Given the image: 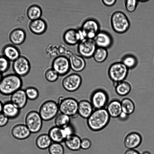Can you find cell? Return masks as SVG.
<instances>
[{"instance_id": "obj_18", "label": "cell", "mask_w": 154, "mask_h": 154, "mask_svg": "<svg viewBox=\"0 0 154 154\" xmlns=\"http://www.w3.org/2000/svg\"><path fill=\"white\" fill-rule=\"evenodd\" d=\"M11 132L14 137L20 140L27 138L31 133L26 125L21 123L14 125L11 128Z\"/></svg>"}, {"instance_id": "obj_44", "label": "cell", "mask_w": 154, "mask_h": 154, "mask_svg": "<svg viewBox=\"0 0 154 154\" xmlns=\"http://www.w3.org/2000/svg\"><path fill=\"white\" fill-rule=\"evenodd\" d=\"M124 154H140L135 149H128L125 150Z\"/></svg>"}, {"instance_id": "obj_30", "label": "cell", "mask_w": 154, "mask_h": 154, "mask_svg": "<svg viewBox=\"0 0 154 154\" xmlns=\"http://www.w3.org/2000/svg\"><path fill=\"white\" fill-rule=\"evenodd\" d=\"M121 103L123 112L128 116L134 112L135 108V105L131 99L128 97L124 98Z\"/></svg>"}, {"instance_id": "obj_20", "label": "cell", "mask_w": 154, "mask_h": 154, "mask_svg": "<svg viewBox=\"0 0 154 154\" xmlns=\"http://www.w3.org/2000/svg\"><path fill=\"white\" fill-rule=\"evenodd\" d=\"M70 69L76 72L82 71L85 68L86 62L84 58L80 55L73 54L69 58Z\"/></svg>"}, {"instance_id": "obj_13", "label": "cell", "mask_w": 154, "mask_h": 154, "mask_svg": "<svg viewBox=\"0 0 154 154\" xmlns=\"http://www.w3.org/2000/svg\"><path fill=\"white\" fill-rule=\"evenodd\" d=\"M97 47L93 39L85 38L78 43V51L84 58H90L93 57Z\"/></svg>"}, {"instance_id": "obj_9", "label": "cell", "mask_w": 154, "mask_h": 154, "mask_svg": "<svg viewBox=\"0 0 154 154\" xmlns=\"http://www.w3.org/2000/svg\"><path fill=\"white\" fill-rule=\"evenodd\" d=\"M109 97L107 92L102 89L94 91L90 97V102L94 109L105 108L107 105Z\"/></svg>"}, {"instance_id": "obj_21", "label": "cell", "mask_w": 154, "mask_h": 154, "mask_svg": "<svg viewBox=\"0 0 154 154\" xmlns=\"http://www.w3.org/2000/svg\"><path fill=\"white\" fill-rule=\"evenodd\" d=\"M94 109L90 101L82 100L79 102L78 114L83 118L87 119Z\"/></svg>"}, {"instance_id": "obj_3", "label": "cell", "mask_w": 154, "mask_h": 154, "mask_svg": "<svg viewBox=\"0 0 154 154\" xmlns=\"http://www.w3.org/2000/svg\"><path fill=\"white\" fill-rule=\"evenodd\" d=\"M110 23L112 29L118 33L125 32L130 27L128 17L125 13L120 11H116L112 14Z\"/></svg>"}, {"instance_id": "obj_22", "label": "cell", "mask_w": 154, "mask_h": 154, "mask_svg": "<svg viewBox=\"0 0 154 154\" xmlns=\"http://www.w3.org/2000/svg\"><path fill=\"white\" fill-rule=\"evenodd\" d=\"M20 109L10 101L3 103L2 113L9 119H14L17 118L20 114Z\"/></svg>"}, {"instance_id": "obj_31", "label": "cell", "mask_w": 154, "mask_h": 154, "mask_svg": "<svg viewBox=\"0 0 154 154\" xmlns=\"http://www.w3.org/2000/svg\"><path fill=\"white\" fill-rule=\"evenodd\" d=\"M28 17L31 20H35L41 18L42 14L41 8L37 5H33L28 8L26 12Z\"/></svg>"}, {"instance_id": "obj_45", "label": "cell", "mask_w": 154, "mask_h": 154, "mask_svg": "<svg viewBox=\"0 0 154 154\" xmlns=\"http://www.w3.org/2000/svg\"><path fill=\"white\" fill-rule=\"evenodd\" d=\"M128 115L122 112L119 118L120 120L124 121L128 119Z\"/></svg>"}, {"instance_id": "obj_28", "label": "cell", "mask_w": 154, "mask_h": 154, "mask_svg": "<svg viewBox=\"0 0 154 154\" xmlns=\"http://www.w3.org/2000/svg\"><path fill=\"white\" fill-rule=\"evenodd\" d=\"M116 93L120 96H125L128 95L131 91L132 86L130 83L124 81L118 83H113Z\"/></svg>"}, {"instance_id": "obj_26", "label": "cell", "mask_w": 154, "mask_h": 154, "mask_svg": "<svg viewBox=\"0 0 154 154\" xmlns=\"http://www.w3.org/2000/svg\"><path fill=\"white\" fill-rule=\"evenodd\" d=\"M81 138L79 136L74 134L67 137L64 142L65 146L69 150L78 151L81 149Z\"/></svg>"}, {"instance_id": "obj_8", "label": "cell", "mask_w": 154, "mask_h": 154, "mask_svg": "<svg viewBox=\"0 0 154 154\" xmlns=\"http://www.w3.org/2000/svg\"><path fill=\"white\" fill-rule=\"evenodd\" d=\"M43 121L39 112L32 110L29 112L25 118V124L31 133H36L41 129Z\"/></svg>"}, {"instance_id": "obj_41", "label": "cell", "mask_w": 154, "mask_h": 154, "mask_svg": "<svg viewBox=\"0 0 154 154\" xmlns=\"http://www.w3.org/2000/svg\"><path fill=\"white\" fill-rule=\"evenodd\" d=\"M62 129L66 139L67 137L75 134V129L71 124Z\"/></svg>"}, {"instance_id": "obj_32", "label": "cell", "mask_w": 154, "mask_h": 154, "mask_svg": "<svg viewBox=\"0 0 154 154\" xmlns=\"http://www.w3.org/2000/svg\"><path fill=\"white\" fill-rule=\"evenodd\" d=\"M71 117L60 112L55 118L54 122L55 126L63 128L70 124Z\"/></svg>"}, {"instance_id": "obj_37", "label": "cell", "mask_w": 154, "mask_h": 154, "mask_svg": "<svg viewBox=\"0 0 154 154\" xmlns=\"http://www.w3.org/2000/svg\"><path fill=\"white\" fill-rule=\"evenodd\" d=\"M59 76L58 74L51 67L47 69L45 73V78L50 82H55L57 80Z\"/></svg>"}, {"instance_id": "obj_24", "label": "cell", "mask_w": 154, "mask_h": 154, "mask_svg": "<svg viewBox=\"0 0 154 154\" xmlns=\"http://www.w3.org/2000/svg\"><path fill=\"white\" fill-rule=\"evenodd\" d=\"M10 42L14 45H19L25 41L26 34L25 31L20 28H17L13 30L9 35Z\"/></svg>"}, {"instance_id": "obj_48", "label": "cell", "mask_w": 154, "mask_h": 154, "mask_svg": "<svg viewBox=\"0 0 154 154\" xmlns=\"http://www.w3.org/2000/svg\"><path fill=\"white\" fill-rule=\"evenodd\" d=\"M2 77H3V75H2V74L0 72V82L2 78Z\"/></svg>"}, {"instance_id": "obj_19", "label": "cell", "mask_w": 154, "mask_h": 154, "mask_svg": "<svg viewBox=\"0 0 154 154\" xmlns=\"http://www.w3.org/2000/svg\"><path fill=\"white\" fill-rule=\"evenodd\" d=\"M30 30L33 34L40 35L44 33L46 30L47 25L46 21L40 18L31 20L29 24Z\"/></svg>"}, {"instance_id": "obj_43", "label": "cell", "mask_w": 154, "mask_h": 154, "mask_svg": "<svg viewBox=\"0 0 154 154\" xmlns=\"http://www.w3.org/2000/svg\"><path fill=\"white\" fill-rule=\"evenodd\" d=\"M116 0H103V3L107 6H111L113 5L116 3Z\"/></svg>"}, {"instance_id": "obj_10", "label": "cell", "mask_w": 154, "mask_h": 154, "mask_svg": "<svg viewBox=\"0 0 154 154\" xmlns=\"http://www.w3.org/2000/svg\"><path fill=\"white\" fill-rule=\"evenodd\" d=\"M51 68L59 76H63L68 73L70 69L69 59L63 55H60L53 60Z\"/></svg>"}, {"instance_id": "obj_16", "label": "cell", "mask_w": 154, "mask_h": 154, "mask_svg": "<svg viewBox=\"0 0 154 154\" xmlns=\"http://www.w3.org/2000/svg\"><path fill=\"white\" fill-rule=\"evenodd\" d=\"M64 41L67 45H73L82 40L79 29L71 28L65 31L63 35Z\"/></svg>"}, {"instance_id": "obj_47", "label": "cell", "mask_w": 154, "mask_h": 154, "mask_svg": "<svg viewBox=\"0 0 154 154\" xmlns=\"http://www.w3.org/2000/svg\"><path fill=\"white\" fill-rule=\"evenodd\" d=\"M140 154H152L148 150H144Z\"/></svg>"}, {"instance_id": "obj_42", "label": "cell", "mask_w": 154, "mask_h": 154, "mask_svg": "<svg viewBox=\"0 0 154 154\" xmlns=\"http://www.w3.org/2000/svg\"><path fill=\"white\" fill-rule=\"evenodd\" d=\"M9 119L2 112L0 113V127L6 125L8 123Z\"/></svg>"}, {"instance_id": "obj_35", "label": "cell", "mask_w": 154, "mask_h": 154, "mask_svg": "<svg viewBox=\"0 0 154 154\" xmlns=\"http://www.w3.org/2000/svg\"><path fill=\"white\" fill-rule=\"evenodd\" d=\"M50 154H64V149L60 143L52 142L48 148Z\"/></svg>"}, {"instance_id": "obj_14", "label": "cell", "mask_w": 154, "mask_h": 154, "mask_svg": "<svg viewBox=\"0 0 154 154\" xmlns=\"http://www.w3.org/2000/svg\"><path fill=\"white\" fill-rule=\"evenodd\" d=\"M93 39L97 47L107 49L110 48L113 44V39L111 35L104 31H100Z\"/></svg>"}, {"instance_id": "obj_34", "label": "cell", "mask_w": 154, "mask_h": 154, "mask_svg": "<svg viewBox=\"0 0 154 154\" xmlns=\"http://www.w3.org/2000/svg\"><path fill=\"white\" fill-rule=\"evenodd\" d=\"M108 54L107 49L97 47L93 57L96 62L101 63L105 61L107 59Z\"/></svg>"}, {"instance_id": "obj_2", "label": "cell", "mask_w": 154, "mask_h": 154, "mask_svg": "<svg viewBox=\"0 0 154 154\" xmlns=\"http://www.w3.org/2000/svg\"><path fill=\"white\" fill-rule=\"evenodd\" d=\"M23 85L21 77L14 73L7 74L3 76L0 82V94L4 96H11L22 88Z\"/></svg>"}, {"instance_id": "obj_17", "label": "cell", "mask_w": 154, "mask_h": 154, "mask_svg": "<svg viewBox=\"0 0 154 154\" xmlns=\"http://www.w3.org/2000/svg\"><path fill=\"white\" fill-rule=\"evenodd\" d=\"M28 100L24 89L22 88L10 96V101L20 110L26 106Z\"/></svg>"}, {"instance_id": "obj_15", "label": "cell", "mask_w": 154, "mask_h": 154, "mask_svg": "<svg viewBox=\"0 0 154 154\" xmlns=\"http://www.w3.org/2000/svg\"><path fill=\"white\" fill-rule=\"evenodd\" d=\"M142 139V137L140 133L136 131L131 132L125 137L124 144L128 149H135L140 145Z\"/></svg>"}, {"instance_id": "obj_39", "label": "cell", "mask_w": 154, "mask_h": 154, "mask_svg": "<svg viewBox=\"0 0 154 154\" xmlns=\"http://www.w3.org/2000/svg\"><path fill=\"white\" fill-rule=\"evenodd\" d=\"M138 2L136 0L125 1V5L126 10L130 12H134L136 9Z\"/></svg>"}, {"instance_id": "obj_1", "label": "cell", "mask_w": 154, "mask_h": 154, "mask_svg": "<svg viewBox=\"0 0 154 154\" xmlns=\"http://www.w3.org/2000/svg\"><path fill=\"white\" fill-rule=\"evenodd\" d=\"M110 117L105 108L95 109L87 119V126L92 131H100L108 125Z\"/></svg>"}, {"instance_id": "obj_40", "label": "cell", "mask_w": 154, "mask_h": 154, "mask_svg": "<svg viewBox=\"0 0 154 154\" xmlns=\"http://www.w3.org/2000/svg\"><path fill=\"white\" fill-rule=\"evenodd\" d=\"M92 142L90 139L87 137H84L81 139V148L84 150H87L90 148Z\"/></svg>"}, {"instance_id": "obj_11", "label": "cell", "mask_w": 154, "mask_h": 154, "mask_svg": "<svg viewBox=\"0 0 154 154\" xmlns=\"http://www.w3.org/2000/svg\"><path fill=\"white\" fill-rule=\"evenodd\" d=\"M12 69L14 74L21 77H23L29 73L31 65L27 58L20 56L13 62Z\"/></svg>"}, {"instance_id": "obj_4", "label": "cell", "mask_w": 154, "mask_h": 154, "mask_svg": "<svg viewBox=\"0 0 154 154\" xmlns=\"http://www.w3.org/2000/svg\"><path fill=\"white\" fill-rule=\"evenodd\" d=\"M129 69L121 62L112 64L109 68L108 74L113 83H118L125 80L128 73Z\"/></svg>"}, {"instance_id": "obj_23", "label": "cell", "mask_w": 154, "mask_h": 154, "mask_svg": "<svg viewBox=\"0 0 154 154\" xmlns=\"http://www.w3.org/2000/svg\"><path fill=\"white\" fill-rule=\"evenodd\" d=\"M3 55L10 61H14L20 56L19 49L15 45L9 44L5 45L2 50Z\"/></svg>"}, {"instance_id": "obj_7", "label": "cell", "mask_w": 154, "mask_h": 154, "mask_svg": "<svg viewBox=\"0 0 154 154\" xmlns=\"http://www.w3.org/2000/svg\"><path fill=\"white\" fill-rule=\"evenodd\" d=\"M78 103L76 100L72 97L63 98L58 103L59 111L70 117H75L78 114Z\"/></svg>"}, {"instance_id": "obj_33", "label": "cell", "mask_w": 154, "mask_h": 154, "mask_svg": "<svg viewBox=\"0 0 154 154\" xmlns=\"http://www.w3.org/2000/svg\"><path fill=\"white\" fill-rule=\"evenodd\" d=\"M121 62L129 70L134 68L138 63V61L136 57L131 54L125 55L122 58Z\"/></svg>"}, {"instance_id": "obj_6", "label": "cell", "mask_w": 154, "mask_h": 154, "mask_svg": "<svg viewBox=\"0 0 154 154\" xmlns=\"http://www.w3.org/2000/svg\"><path fill=\"white\" fill-rule=\"evenodd\" d=\"M59 111L58 104L53 100H48L40 106L38 112L44 121H48L55 118Z\"/></svg>"}, {"instance_id": "obj_29", "label": "cell", "mask_w": 154, "mask_h": 154, "mask_svg": "<svg viewBox=\"0 0 154 154\" xmlns=\"http://www.w3.org/2000/svg\"><path fill=\"white\" fill-rule=\"evenodd\" d=\"M52 142L48 133H43L36 138L35 143L39 149L44 150L48 148Z\"/></svg>"}, {"instance_id": "obj_5", "label": "cell", "mask_w": 154, "mask_h": 154, "mask_svg": "<svg viewBox=\"0 0 154 154\" xmlns=\"http://www.w3.org/2000/svg\"><path fill=\"white\" fill-rule=\"evenodd\" d=\"M100 23L95 19L89 18L86 20L79 29L82 40L85 38L94 39L100 31Z\"/></svg>"}, {"instance_id": "obj_36", "label": "cell", "mask_w": 154, "mask_h": 154, "mask_svg": "<svg viewBox=\"0 0 154 154\" xmlns=\"http://www.w3.org/2000/svg\"><path fill=\"white\" fill-rule=\"evenodd\" d=\"M24 90L28 100H33L36 99L38 97L39 92L38 90L35 87L29 86L26 87Z\"/></svg>"}, {"instance_id": "obj_12", "label": "cell", "mask_w": 154, "mask_h": 154, "mask_svg": "<svg viewBox=\"0 0 154 154\" xmlns=\"http://www.w3.org/2000/svg\"><path fill=\"white\" fill-rule=\"evenodd\" d=\"M82 82L81 76L77 73L70 74L63 79L62 85L63 88L69 92H73L79 89Z\"/></svg>"}, {"instance_id": "obj_38", "label": "cell", "mask_w": 154, "mask_h": 154, "mask_svg": "<svg viewBox=\"0 0 154 154\" xmlns=\"http://www.w3.org/2000/svg\"><path fill=\"white\" fill-rule=\"evenodd\" d=\"M10 66V61L3 55L0 56V72L2 74L6 72Z\"/></svg>"}, {"instance_id": "obj_27", "label": "cell", "mask_w": 154, "mask_h": 154, "mask_svg": "<svg viewBox=\"0 0 154 154\" xmlns=\"http://www.w3.org/2000/svg\"><path fill=\"white\" fill-rule=\"evenodd\" d=\"M48 134L52 142L61 143L66 139L62 128L55 126L50 129Z\"/></svg>"}, {"instance_id": "obj_25", "label": "cell", "mask_w": 154, "mask_h": 154, "mask_svg": "<svg viewBox=\"0 0 154 154\" xmlns=\"http://www.w3.org/2000/svg\"><path fill=\"white\" fill-rule=\"evenodd\" d=\"M106 109L111 117L119 118L122 112L121 101L117 99L111 100L106 106Z\"/></svg>"}, {"instance_id": "obj_46", "label": "cell", "mask_w": 154, "mask_h": 154, "mask_svg": "<svg viewBox=\"0 0 154 154\" xmlns=\"http://www.w3.org/2000/svg\"><path fill=\"white\" fill-rule=\"evenodd\" d=\"M3 103L0 100V113L2 112Z\"/></svg>"}]
</instances>
